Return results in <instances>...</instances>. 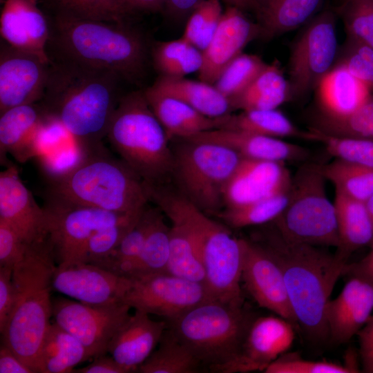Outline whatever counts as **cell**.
Returning <instances> with one entry per match:
<instances>
[{
	"instance_id": "6da1fadb",
	"label": "cell",
	"mask_w": 373,
	"mask_h": 373,
	"mask_svg": "<svg viewBox=\"0 0 373 373\" xmlns=\"http://www.w3.org/2000/svg\"><path fill=\"white\" fill-rule=\"evenodd\" d=\"M115 73L67 61L50 60L41 104L84 153L103 146L121 97Z\"/></svg>"
},
{
	"instance_id": "7a4b0ae2",
	"label": "cell",
	"mask_w": 373,
	"mask_h": 373,
	"mask_svg": "<svg viewBox=\"0 0 373 373\" xmlns=\"http://www.w3.org/2000/svg\"><path fill=\"white\" fill-rule=\"evenodd\" d=\"M48 21L50 60L109 70L133 84L143 81L150 47L143 35L128 23L84 19L59 12H53Z\"/></svg>"
},
{
	"instance_id": "3957f363",
	"label": "cell",
	"mask_w": 373,
	"mask_h": 373,
	"mask_svg": "<svg viewBox=\"0 0 373 373\" xmlns=\"http://www.w3.org/2000/svg\"><path fill=\"white\" fill-rule=\"evenodd\" d=\"M256 242L280 266L298 325L314 341L329 338L327 309L347 259L337 252L289 240L274 225Z\"/></svg>"
},
{
	"instance_id": "277c9868",
	"label": "cell",
	"mask_w": 373,
	"mask_h": 373,
	"mask_svg": "<svg viewBox=\"0 0 373 373\" xmlns=\"http://www.w3.org/2000/svg\"><path fill=\"white\" fill-rule=\"evenodd\" d=\"M150 202L168 218L182 221L200 247L205 272L204 287L211 300L243 305L241 289L242 245L223 224L213 220L177 189L166 184L149 185Z\"/></svg>"
},
{
	"instance_id": "5b68a950",
	"label": "cell",
	"mask_w": 373,
	"mask_h": 373,
	"mask_svg": "<svg viewBox=\"0 0 373 373\" xmlns=\"http://www.w3.org/2000/svg\"><path fill=\"white\" fill-rule=\"evenodd\" d=\"M56 267L47 237L30 244L23 258L13 267L17 299L1 333L2 342L33 371L38 351L51 324L52 278Z\"/></svg>"
},
{
	"instance_id": "8992f818",
	"label": "cell",
	"mask_w": 373,
	"mask_h": 373,
	"mask_svg": "<svg viewBox=\"0 0 373 373\" xmlns=\"http://www.w3.org/2000/svg\"><path fill=\"white\" fill-rule=\"evenodd\" d=\"M48 196L122 213L141 211L149 202L143 180L104 146L54 177Z\"/></svg>"
},
{
	"instance_id": "52a82bcc",
	"label": "cell",
	"mask_w": 373,
	"mask_h": 373,
	"mask_svg": "<svg viewBox=\"0 0 373 373\" xmlns=\"http://www.w3.org/2000/svg\"><path fill=\"white\" fill-rule=\"evenodd\" d=\"M106 138L120 159L144 182L164 184L171 178L173 157L171 140L143 90L121 97Z\"/></svg>"
},
{
	"instance_id": "ba28073f",
	"label": "cell",
	"mask_w": 373,
	"mask_h": 373,
	"mask_svg": "<svg viewBox=\"0 0 373 373\" xmlns=\"http://www.w3.org/2000/svg\"><path fill=\"white\" fill-rule=\"evenodd\" d=\"M256 317L244 304L207 300L166 323L203 366L222 373L240 354Z\"/></svg>"
},
{
	"instance_id": "9c48e42d",
	"label": "cell",
	"mask_w": 373,
	"mask_h": 373,
	"mask_svg": "<svg viewBox=\"0 0 373 373\" xmlns=\"http://www.w3.org/2000/svg\"><path fill=\"white\" fill-rule=\"evenodd\" d=\"M321 164L307 163L292 175L287 205L273 225L284 237L316 247L340 245L334 202Z\"/></svg>"
},
{
	"instance_id": "30bf717a",
	"label": "cell",
	"mask_w": 373,
	"mask_h": 373,
	"mask_svg": "<svg viewBox=\"0 0 373 373\" xmlns=\"http://www.w3.org/2000/svg\"><path fill=\"white\" fill-rule=\"evenodd\" d=\"M171 178L176 189L207 214L224 209L227 184L242 157L220 145L176 139Z\"/></svg>"
},
{
	"instance_id": "8fae6325",
	"label": "cell",
	"mask_w": 373,
	"mask_h": 373,
	"mask_svg": "<svg viewBox=\"0 0 373 373\" xmlns=\"http://www.w3.org/2000/svg\"><path fill=\"white\" fill-rule=\"evenodd\" d=\"M338 57L336 17L326 10L304 25L291 46L287 78L291 99L316 90Z\"/></svg>"
},
{
	"instance_id": "7c38bea8",
	"label": "cell",
	"mask_w": 373,
	"mask_h": 373,
	"mask_svg": "<svg viewBox=\"0 0 373 373\" xmlns=\"http://www.w3.org/2000/svg\"><path fill=\"white\" fill-rule=\"evenodd\" d=\"M44 208L48 237L57 265L78 261L86 244L96 232L134 220L144 210L136 213L111 211L72 204L50 196H48Z\"/></svg>"
},
{
	"instance_id": "4fadbf2b",
	"label": "cell",
	"mask_w": 373,
	"mask_h": 373,
	"mask_svg": "<svg viewBox=\"0 0 373 373\" xmlns=\"http://www.w3.org/2000/svg\"><path fill=\"white\" fill-rule=\"evenodd\" d=\"M124 301L90 305L57 297L52 299V316L61 327L76 337L91 358L107 354L109 343L131 315Z\"/></svg>"
},
{
	"instance_id": "5bb4252c",
	"label": "cell",
	"mask_w": 373,
	"mask_h": 373,
	"mask_svg": "<svg viewBox=\"0 0 373 373\" xmlns=\"http://www.w3.org/2000/svg\"><path fill=\"white\" fill-rule=\"evenodd\" d=\"M122 301L131 308L173 320L191 308L211 300L204 285L168 272L129 278Z\"/></svg>"
},
{
	"instance_id": "9a60e30c",
	"label": "cell",
	"mask_w": 373,
	"mask_h": 373,
	"mask_svg": "<svg viewBox=\"0 0 373 373\" xmlns=\"http://www.w3.org/2000/svg\"><path fill=\"white\" fill-rule=\"evenodd\" d=\"M50 61L15 48L0 45V113L17 106L38 103L44 96Z\"/></svg>"
},
{
	"instance_id": "2e32d148",
	"label": "cell",
	"mask_w": 373,
	"mask_h": 373,
	"mask_svg": "<svg viewBox=\"0 0 373 373\" xmlns=\"http://www.w3.org/2000/svg\"><path fill=\"white\" fill-rule=\"evenodd\" d=\"M241 281L262 307L293 325H298L291 306L282 270L269 252L256 241L241 238Z\"/></svg>"
},
{
	"instance_id": "e0dca14e",
	"label": "cell",
	"mask_w": 373,
	"mask_h": 373,
	"mask_svg": "<svg viewBox=\"0 0 373 373\" xmlns=\"http://www.w3.org/2000/svg\"><path fill=\"white\" fill-rule=\"evenodd\" d=\"M131 279L98 265L67 262L57 265L52 278V290L90 305H107L122 300Z\"/></svg>"
},
{
	"instance_id": "ac0fdd59",
	"label": "cell",
	"mask_w": 373,
	"mask_h": 373,
	"mask_svg": "<svg viewBox=\"0 0 373 373\" xmlns=\"http://www.w3.org/2000/svg\"><path fill=\"white\" fill-rule=\"evenodd\" d=\"M293 324L277 316L256 317L251 323L238 357L222 373L265 371L293 344Z\"/></svg>"
},
{
	"instance_id": "d6986e66",
	"label": "cell",
	"mask_w": 373,
	"mask_h": 373,
	"mask_svg": "<svg viewBox=\"0 0 373 373\" xmlns=\"http://www.w3.org/2000/svg\"><path fill=\"white\" fill-rule=\"evenodd\" d=\"M260 35L258 22L249 19L242 10L228 6L209 44L202 51V65L198 71L200 80L214 84L227 65Z\"/></svg>"
},
{
	"instance_id": "ffe728a7",
	"label": "cell",
	"mask_w": 373,
	"mask_h": 373,
	"mask_svg": "<svg viewBox=\"0 0 373 373\" xmlns=\"http://www.w3.org/2000/svg\"><path fill=\"white\" fill-rule=\"evenodd\" d=\"M0 220L13 227L28 244L48 237L46 211L35 202L12 164L0 173Z\"/></svg>"
},
{
	"instance_id": "44dd1931",
	"label": "cell",
	"mask_w": 373,
	"mask_h": 373,
	"mask_svg": "<svg viewBox=\"0 0 373 373\" xmlns=\"http://www.w3.org/2000/svg\"><path fill=\"white\" fill-rule=\"evenodd\" d=\"M285 164L242 158L226 187L224 208L287 192L292 175Z\"/></svg>"
},
{
	"instance_id": "7402d4cb",
	"label": "cell",
	"mask_w": 373,
	"mask_h": 373,
	"mask_svg": "<svg viewBox=\"0 0 373 373\" xmlns=\"http://www.w3.org/2000/svg\"><path fill=\"white\" fill-rule=\"evenodd\" d=\"M0 33L2 40L10 46L50 61L46 52L48 17L37 0H6L1 13Z\"/></svg>"
},
{
	"instance_id": "603a6c76",
	"label": "cell",
	"mask_w": 373,
	"mask_h": 373,
	"mask_svg": "<svg viewBox=\"0 0 373 373\" xmlns=\"http://www.w3.org/2000/svg\"><path fill=\"white\" fill-rule=\"evenodd\" d=\"M50 118L40 102L17 106L0 113L1 164L11 165L7 153L20 162L35 156Z\"/></svg>"
},
{
	"instance_id": "cb8c5ba5",
	"label": "cell",
	"mask_w": 373,
	"mask_h": 373,
	"mask_svg": "<svg viewBox=\"0 0 373 373\" xmlns=\"http://www.w3.org/2000/svg\"><path fill=\"white\" fill-rule=\"evenodd\" d=\"M327 309L329 339L336 344L350 341L365 325L373 311V283L351 275Z\"/></svg>"
},
{
	"instance_id": "d4e9b609",
	"label": "cell",
	"mask_w": 373,
	"mask_h": 373,
	"mask_svg": "<svg viewBox=\"0 0 373 373\" xmlns=\"http://www.w3.org/2000/svg\"><path fill=\"white\" fill-rule=\"evenodd\" d=\"M186 140L227 147L242 158L280 162H303L310 155L305 147L281 138L229 129H213Z\"/></svg>"
},
{
	"instance_id": "484cf974",
	"label": "cell",
	"mask_w": 373,
	"mask_h": 373,
	"mask_svg": "<svg viewBox=\"0 0 373 373\" xmlns=\"http://www.w3.org/2000/svg\"><path fill=\"white\" fill-rule=\"evenodd\" d=\"M166 327V321H153L149 314L135 310L111 340L107 353L131 372H136L154 351Z\"/></svg>"
},
{
	"instance_id": "4316f807",
	"label": "cell",
	"mask_w": 373,
	"mask_h": 373,
	"mask_svg": "<svg viewBox=\"0 0 373 373\" xmlns=\"http://www.w3.org/2000/svg\"><path fill=\"white\" fill-rule=\"evenodd\" d=\"M315 90L321 117L329 119L352 115L372 96L367 86L339 63L325 76Z\"/></svg>"
},
{
	"instance_id": "83f0119b",
	"label": "cell",
	"mask_w": 373,
	"mask_h": 373,
	"mask_svg": "<svg viewBox=\"0 0 373 373\" xmlns=\"http://www.w3.org/2000/svg\"><path fill=\"white\" fill-rule=\"evenodd\" d=\"M143 91L170 140L186 139L201 132L218 129L221 126V117H207L152 86Z\"/></svg>"
},
{
	"instance_id": "f1b7e54d",
	"label": "cell",
	"mask_w": 373,
	"mask_h": 373,
	"mask_svg": "<svg viewBox=\"0 0 373 373\" xmlns=\"http://www.w3.org/2000/svg\"><path fill=\"white\" fill-rule=\"evenodd\" d=\"M323 0H256L260 37L271 39L305 25Z\"/></svg>"
},
{
	"instance_id": "f546056e",
	"label": "cell",
	"mask_w": 373,
	"mask_h": 373,
	"mask_svg": "<svg viewBox=\"0 0 373 373\" xmlns=\"http://www.w3.org/2000/svg\"><path fill=\"white\" fill-rule=\"evenodd\" d=\"M84 345L57 323H51L38 351L35 373L73 372L78 364L90 358Z\"/></svg>"
},
{
	"instance_id": "4dcf8cb0",
	"label": "cell",
	"mask_w": 373,
	"mask_h": 373,
	"mask_svg": "<svg viewBox=\"0 0 373 373\" xmlns=\"http://www.w3.org/2000/svg\"><path fill=\"white\" fill-rule=\"evenodd\" d=\"M152 86L207 117H219L231 113L233 111L229 99L213 84L201 80L160 75Z\"/></svg>"
},
{
	"instance_id": "1f68e13d",
	"label": "cell",
	"mask_w": 373,
	"mask_h": 373,
	"mask_svg": "<svg viewBox=\"0 0 373 373\" xmlns=\"http://www.w3.org/2000/svg\"><path fill=\"white\" fill-rule=\"evenodd\" d=\"M340 245L337 253L345 258L372 244L373 229L365 202L335 190L334 200Z\"/></svg>"
},
{
	"instance_id": "d6a6232c",
	"label": "cell",
	"mask_w": 373,
	"mask_h": 373,
	"mask_svg": "<svg viewBox=\"0 0 373 373\" xmlns=\"http://www.w3.org/2000/svg\"><path fill=\"white\" fill-rule=\"evenodd\" d=\"M291 99L287 78L277 61L267 64L251 84L231 102L233 110L276 109Z\"/></svg>"
},
{
	"instance_id": "836d02e7",
	"label": "cell",
	"mask_w": 373,
	"mask_h": 373,
	"mask_svg": "<svg viewBox=\"0 0 373 373\" xmlns=\"http://www.w3.org/2000/svg\"><path fill=\"white\" fill-rule=\"evenodd\" d=\"M221 119L220 128L277 138L296 137L314 141V132L312 129H300L277 108L242 111L239 114L229 113L222 116Z\"/></svg>"
},
{
	"instance_id": "e575fe53",
	"label": "cell",
	"mask_w": 373,
	"mask_h": 373,
	"mask_svg": "<svg viewBox=\"0 0 373 373\" xmlns=\"http://www.w3.org/2000/svg\"><path fill=\"white\" fill-rule=\"evenodd\" d=\"M169 219L171 226L167 272L204 285V269L200 247L193 234L180 220Z\"/></svg>"
},
{
	"instance_id": "d590c367",
	"label": "cell",
	"mask_w": 373,
	"mask_h": 373,
	"mask_svg": "<svg viewBox=\"0 0 373 373\" xmlns=\"http://www.w3.org/2000/svg\"><path fill=\"white\" fill-rule=\"evenodd\" d=\"M202 364L168 326L157 350L139 366L140 373H196Z\"/></svg>"
},
{
	"instance_id": "8d00e7d4",
	"label": "cell",
	"mask_w": 373,
	"mask_h": 373,
	"mask_svg": "<svg viewBox=\"0 0 373 373\" xmlns=\"http://www.w3.org/2000/svg\"><path fill=\"white\" fill-rule=\"evenodd\" d=\"M150 57L160 75L170 77H184L198 72L203 61L202 52L182 37L153 43L150 47Z\"/></svg>"
},
{
	"instance_id": "74e56055",
	"label": "cell",
	"mask_w": 373,
	"mask_h": 373,
	"mask_svg": "<svg viewBox=\"0 0 373 373\" xmlns=\"http://www.w3.org/2000/svg\"><path fill=\"white\" fill-rule=\"evenodd\" d=\"M160 211L159 207L152 208L147 204L119 245L108 256L93 265L125 277L129 267L141 253Z\"/></svg>"
},
{
	"instance_id": "f35d334b",
	"label": "cell",
	"mask_w": 373,
	"mask_h": 373,
	"mask_svg": "<svg viewBox=\"0 0 373 373\" xmlns=\"http://www.w3.org/2000/svg\"><path fill=\"white\" fill-rule=\"evenodd\" d=\"M160 209L141 253L132 263L125 277L138 278L167 272L170 255V227Z\"/></svg>"
},
{
	"instance_id": "ab89813d",
	"label": "cell",
	"mask_w": 373,
	"mask_h": 373,
	"mask_svg": "<svg viewBox=\"0 0 373 373\" xmlns=\"http://www.w3.org/2000/svg\"><path fill=\"white\" fill-rule=\"evenodd\" d=\"M323 173L335 190L365 202L373 195V168L341 160L321 164Z\"/></svg>"
},
{
	"instance_id": "60d3db41",
	"label": "cell",
	"mask_w": 373,
	"mask_h": 373,
	"mask_svg": "<svg viewBox=\"0 0 373 373\" xmlns=\"http://www.w3.org/2000/svg\"><path fill=\"white\" fill-rule=\"evenodd\" d=\"M53 12L77 18L127 23L133 12L122 0H46Z\"/></svg>"
},
{
	"instance_id": "b9f144b4",
	"label": "cell",
	"mask_w": 373,
	"mask_h": 373,
	"mask_svg": "<svg viewBox=\"0 0 373 373\" xmlns=\"http://www.w3.org/2000/svg\"><path fill=\"white\" fill-rule=\"evenodd\" d=\"M288 195L289 191L243 205L224 208L218 216L233 228L271 222L285 208Z\"/></svg>"
},
{
	"instance_id": "7bdbcfd3",
	"label": "cell",
	"mask_w": 373,
	"mask_h": 373,
	"mask_svg": "<svg viewBox=\"0 0 373 373\" xmlns=\"http://www.w3.org/2000/svg\"><path fill=\"white\" fill-rule=\"evenodd\" d=\"M266 64L256 55L242 52L227 65L213 85L231 102L251 84Z\"/></svg>"
},
{
	"instance_id": "ee69618b",
	"label": "cell",
	"mask_w": 373,
	"mask_h": 373,
	"mask_svg": "<svg viewBox=\"0 0 373 373\" xmlns=\"http://www.w3.org/2000/svg\"><path fill=\"white\" fill-rule=\"evenodd\" d=\"M314 141L323 144L335 159L373 168V139L334 135L311 128Z\"/></svg>"
},
{
	"instance_id": "f6af8a7d",
	"label": "cell",
	"mask_w": 373,
	"mask_h": 373,
	"mask_svg": "<svg viewBox=\"0 0 373 373\" xmlns=\"http://www.w3.org/2000/svg\"><path fill=\"white\" fill-rule=\"evenodd\" d=\"M222 13L220 0H202L189 15L182 37L202 52L213 36Z\"/></svg>"
},
{
	"instance_id": "bcb514c9",
	"label": "cell",
	"mask_w": 373,
	"mask_h": 373,
	"mask_svg": "<svg viewBox=\"0 0 373 373\" xmlns=\"http://www.w3.org/2000/svg\"><path fill=\"white\" fill-rule=\"evenodd\" d=\"M338 12L347 39L373 49V0H343Z\"/></svg>"
},
{
	"instance_id": "7dc6e473",
	"label": "cell",
	"mask_w": 373,
	"mask_h": 373,
	"mask_svg": "<svg viewBox=\"0 0 373 373\" xmlns=\"http://www.w3.org/2000/svg\"><path fill=\"white\" fill-rule=\"evenodd\" d=\"M313 128L334 135L373 139V96L347 117L329 119L320 116Z\"/></svg>"
},
{
	"instance_id": "c3c4849f",
	"label": "cell",
	"mask_w": 373,
	"mask_h": 373,
	"mask_svg": "<svg viewBox=\"0 0 373 373\" xmlns=\"http://www.w3.org/2000/svg\"><path fill=\"white\" fill-rule=\"evenodd\" d=\"M138 218L99 230L88 240L78 261L94 264L108 256L119 245Z\"/></svg>"
},
{
	"instance_id": "681fc988",
	"label": "cell",
	"mask_w": 373,
	"mask_h": 373,
	"mask_svg": "<svg viewBox=\"0 0 373 373\" xmlns=\"http://www.w3.org/2000/svg\"><path fill=\"white\" fill-rule=\"evenodd\" d=\"M357 369L327 361H315L302 358L298 354H282L269 364L265 373H350Z\"/></svg>"
},
{
	"instance_id": "f907efd6",
	"label": "cell",
	"mask_w": 373,
	"mask_h": 373,
	"mask_svg": "<svg viewBox=\"0 0 373 373\" xmlns=\"http://www.w3.org/2000/svg\"><path fill=\"white\" fill-rule=\"evenodd\" d=\"M336 63L344 65L373 92V49L350 39Z\"/></svg>"
},
{
	"instance_id": "816d5d0a",
	"label": "cell",
	"mask_w": 373,
	"mask_h": 373,
	"mask_svg": "<svg viewBox=\"0 0 373 373\" xmlns=\"http://www.w3.org/2000/svg\"><path fill=\"white\" fill-rule=\"evenodd\" d=\"M30 245L13 227L0 220V266L13 268L23 258Z\"/></svg>"
},
{
	"instance_id": "f5cc1de1",
	"label": "cell",
	"mask_w": 373,
	"mask_h": 373,
	"mask_svg": "<svg viewBox=\"0 0 373 373\" xmlns=\"http://www.w3.org/2000/svg\"><path fill=\"white\" fill-rule=\"evenodd\" d=\"M13 268L0 266V332L3 331L17 299L12 280Z\"/></svg>"
},
{
	"instance_id": "db71d44e",
	"label": "cell",
	"mask_w": 373,
	"mask_h": 373,
	"mask_svg": "<svg viewBox=\"0 0 373 373\" xmlns=\"http://www.w3.org/2000/svg\"><path fill=\"white\" fill-rule=\"evenodd\" d=\"M363 370L373 373V315L356 334Z\"/></svg>"
},
{
	"instance_id": "11a10c76",
	"label": "cell",
	"mask_w": 373,
	"mask_h": 373,
	"mask_svg": "<svg viewBox=\"0 0 373 373\" xmlns=\"http://www.w3.org/2000/svg\"><path fill=\"white\" fill-rule=\"evenodd\" d=\"M76 373H131L117 363L110 354H104L93 358L87 366L73 370Z\"/></svg>"
},
{
	"instance_id": "9f6ffc18",
	"label": "cell",
	"mask_w": 373,
	"mask_h": 373,
	"mask_svg": "<svg viewBox=\"0 0 373 373\" xmlns=\"http://www.w3.org/2000/svg\"><path fill=\"white\" fill-rule=\"evenodd\" d=\"M0 373H34V371L3 342L0 347Z\"/></svg>"
},
{
	"instance_id": "6f0895ef",
	"label": "cell",
	"mask_w": 373,
	"mask_h": 373,
	"mask_svg": "<svg viewBox=\"0 0 373 373\" xmlns=\"http://www.w3.org/2000/svg\"><path fill=\"white\" fill-rule=\"evenodd\" d=\"M371 247V251L361 260L347 264L343 274L358 276L373 283V245Z\"/></svg>"
},
{
	"instance_id": "680465c9",
	"label": "cell",
	"mask_w": 373,
	"mask_h": 373,
	"mask_svg": "<svg viewBox=\"0 0 373 373\" xmlns=\"http://www.w3.org/2000/svg\"><path fill=\"white\" fill-rule=\"evenodd\" d=\"M202 0H166L165 9L172 17L178 19L190 15Z\"/></svg>"
},
{
	"instance_id": "91938a15",
	"label": "cell",
	"mask_w": 373,
	"mask_h": 373,
	"mask_svg": "<svg viewBox=\"0 0 373 373\" xmlns=\"http://www.w3.org/2000/svg\"><path fill=\"white\" fill-rule=\"evenodd\" d=\"M135 14L138 11L156 12L165 9L166 0H122Z\"/></svg>"
},
{
	"instance_id": "94428289",
	"label": "cell",
	"mask_w": 373,
	"mask_h": 373,
	"mask_svg": "<svg viewBox=\"0 0 373 373\" xmlns=\"http://www.w3.org/2000/svg\"><path fill=\"white\" fill-rule=\"evenodd\" d=\"M226 3L229 6L238 8L242 10H256V0H220Z\"/></svg>"
},
{
	"instance_id": "6125c7cd",
	"label": "cell",
	"mask_w": 373,
	"mask_h": 373,
	"mask_svg": "<svg viewBox=\"0 0 373 373\" xmlns=\"http://www.w3.org/2000/svg\"><path fill=\"white\" fill-rule=\"evenodd\" d=\"M365 205L368 211V214L370 216V218L371 220L372 229H373V195L371 196L369 199H367L365 202ZM373 245V240L372 242L371 245Z\"/></svg>"
}]
</instances>
